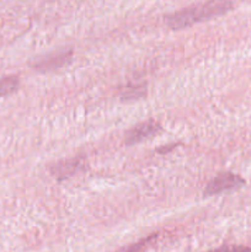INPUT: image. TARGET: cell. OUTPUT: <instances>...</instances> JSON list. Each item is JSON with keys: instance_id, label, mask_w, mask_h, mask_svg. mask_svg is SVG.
Returning a JSON list of instances; mask_svg holds the SVG:
<instances>
[{"instance_id": "cell-4", "label": "cell", "mask_w": 251, "mask_h": 252, "mask_svg": "<svg viewBox=\"0 0 251 252\" xmlns=\"http://www.w3.org/2000/svg\"><path fill=\"white\" fill-rule=\"evenodd\" d=\"M71 51H61L54 52V53L48 54V56L43 57L39 61L34 63L33 68L36 70L42 71V73H47V71L56 70V69L62 68V66L66 65L71 59Z\"/></svg>"}, {"instance_id": "cell-6", "label": "cell", "mask_w": 251, "mask_h": 252, "mask_svg": "<svg viewBox=\"0 0 251 252\" xmlns=\"http://www.w3.org/2000/svg\"><path fill=\"white\" fill-rule=\"evenodd\" d=\"M17 85H19V79L16 76H6L0 79V97L9 95L16 90Z\"/></svg>"}, {"instance_id": "cell-3", "label": "cell", "mask_w": 251, "mask_h": 252, "mask_svg": "<svg viewBox=\"0 0 251 252\" xmlns=\"http://www.w3.org/2000/svg\"><path fill=\"white\" fill-rule=\"evenodd\" d=\"M160 130H161V126L157 122H155V121L143 122L126 133L125 142L127 145L135 144V143H139L142 140L148 139V138L157 134Z\"/></svg>"}, {"instance_id": "cell-5", "label": "cell", "mask_w": 251, "mask_h": 252, "mask_svg": "<svg viewBox=\"0 0 251 252\" xmlns=\"http://www.w3.org/2000/svg\"><path fill=\"white\" fill-rule=\"evenodd\" d=\"M81 166L80 161L78 159L68 160V161H64L63 164H59L58 166L54 167V174L58 175L59 177H69V175H73L74 172L78 171L79 167Z\"/></svg>"}, {"instance_id": "cell-1", "label": "cell", "mask_w": 251, "mask_h": 252, "mask_svg": "<svg viewBox=\"0 0 251 252\" xmlns=\"http://www.w3.org/2000/svg\"><path fill=\"white\" fill-rule=\"evenodd\" d=\"M233 2L230 0H212V1L202 4L199 6L188 7L182 11L175 12L167 17L166 22L171 29L180 30L184 27L191 26L197 22L209 20L212 17L224 14L231 7Z\"/></svg>"}, {"instance_id": "cell-7", "label": "cell", "mask_w": 251, "mask_h": 252, "mask_svg": "<svg viewBox=\"0 0 251 252\" xmlns=\"http://www.w3.org/2000/svg\"><path fill=\"white\" fill-rule=\"evenodd\" d=\"M209 252H251V248L248 246H221V248L216 249Z\"/></svg>"}, {"instance_id": "cell-2", "label": "cell", "mask_w": 251, "mask_h": 252, "mask_svg": "<svg viewBox=\"0 0 251 252\" xmlns=\"http://www.w3.org/2000/svg\"><path fill=\"white\" fill-rule=\"evenodd\" d=\"M243 184L244 180L239 175L224 172V174H219L212 181H209L206 189H204V194L206 196H214V194H219L221 192L229 191V189H238Z\"/></svg>"}]
</instances>
